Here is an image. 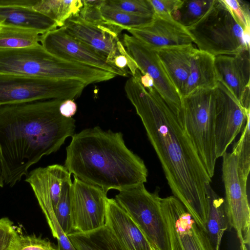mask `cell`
<instances>
[{"label":"cell","instance_id":"obj_21","mask_svg":"<svg viewBox=\"0 0 250 250\" xmlns=\"http://www.w3.org/2000/svg\"><path fill=\"white\" fill-rule=\"evenodd\" d=\"M213 56L196 49L190 60L189 75L181 95L187 96L197 88L213 89L218 82Z\"/></svg>","mask_w":250,"mask_h":250},{"label":"cell","instance_id":"obj_23","mask_svg":"<svg viewBox=\"0 0 250 250\" xmlns=\"http://www.w3.org/2000/svg\"><path fill=\"white\" fill-rule=\"evenodd\" d=\"M67 237L76 250H126L105 225L88 232H73Z\"/></svg>","mask_w":250,"mask_h":250},{"label":"cell","instance_id":"obj_8","mask_svg":"<svg viewBox=\"0 0 250 250\" xmlns=\"http://www.w3.org/2000/svg\"><path fill=\"white\" fill-rule=\"evenodd\" d=\"M87 85L77 80L0 74V105L51 99L74 100Z\"/></svg>","mask_w":250,"mask_h":250},{"label":"cell","instance_id":"obj_6","mask_svg":"<svg viewBox=\"0 0 250 250\" xmlns=\"http://www.w3.org/2000/svg\"><path fill=\"white\" fill-rule=\"evenodd\" d=\"M178 117L208 175L211 179L217 159L213 89L197 88L182 98Z\"/></svg>","mask_w":250,"mask_h":250},{"label":"cell","instance_id":"obj_2","mask_svg":"<svg viewBox=\"0 0 250 250\" xmlns=\"http://www.w3.org/2000/svg\"><path fill=\"white\" fill-rule=\"evenodd\" d=\"M64 100L0 105V160L4 184L13 187L43 156L74 134L75 120L59 111Z\"/></svg>","mask_w":250,"mask_h":250},{"label":"cell","instance_id":"obj_9","mask_svg":"<svg viewBox=\"0 0 250 250\" xmlns=\"http://www.w3.org/2000/svg\"><path fill=\"white\" fill-rule=\"evenodd\" d=\"M222 179L229 225L236 232L240 243L250 245V209L247 183L240 178L237 159L233 152L222 156Z\"/></svg>","mask_w":250,"mask_h":250},{"label":"cell","instance_id":"obj_11","mask_svg":"<svg viewBox=\"0 0 250 250\" xmlns=\"http://www.w3.org/2000/svg\"><path fill=\"white\" fill-rule=\"evenodd\" d=\"M71 195L73 232H86L105 225L107 193L74 176Z\"/></svg>","mask_w":250,"mask_h":250},{"label":"cell","instance_id":"obj_37","mask_svg":"<svg viewBox=\"0 0 250 250\" xmlns=\"http://www.w3.org/2000/svg\"><path fill=\"white\" fill-rule=\"evenodd\" d=\"M4 183L3 181V177L2 174V170L1 167V162L0 160V188H3Z\"/></svg>","mask_w":250,"mask_h":250},{"label":"cell","instance_id":"obj_29","mask_svg":"<svg viewBox=\"0 0 250 250\" xmlns=\"http://www.w3.org/2000/svg\"><path fill=\"white\" fill-rule=\"evenodd\" d=\"M72 184L71 177L63 182L60 198L54 211L58 223L67 236L73 232L71 218V195Z\"/></svg>","mask_w":250,"mask_h":250},{"label":"cell","instance_id":"obj_24","mask_svg":"<svg viewBox=\"0 0 250 250\" xmlns=\"http://www.w3.org/2000/svg\"><path fill=\"white\" fill-rule=\"evenodd\" d=\"M83 6L81 0H32L31 8L55 21L58 27H61L68 19L78 15Z\"/></svg>","mask_w":250,"mask_h":250},{"label":"cell","instance_id":"obj_20","mask_svg":"<svg viewBox=\"0 0 250 250\" xmlns=\"http://www.w3.org/2000/svg\"><path fill=\"white\" fill-rule=\"evenodd\" d=\"M196 49L192 44L155 49L180 97L189 75L191 58Z\"/></svg>","mask_w":250,"mask_h":250},{"label":"cell","instance_id":"obj_3","mask_svg":"<svg viewBox=\"0 0 250 250\" xmlns=\"http://www.w3.org/2000/svg\"><path fill=\"white\" fill-rule=\"evenodd\" d=\"M66 151L64 166L68 172L106 193L147 181L144 161L127 147L120 132L99 126L84 129L72 136Z\"/></svg>","mask_w":250,"mask_h":250},{"label":"cell","instance_id":"obj_7","mask_svg":"<svg viewBox=\"0 0 250 250\" xmlns=\"http://www.w3.org/2000/svg\"><path fill=\"white\" fill-rule=\"evenodd\" d=\"M159 189L150 192L144 184L119 191L115 200L155 250H170Z\"/></svg>","mask_w":250,"mask_h":250},{"label":"cell","instance_id":"obj_31","mask_svg":"<svg viewBox=\"0 0 250 250\" xmlns=\"http://www.w3.org/2000/svg\"><path fill=\"white\" fill-rule=\"evenodd\" d=\"M111 7L128 13L153 16L154 12L149 0H105Z\"/></svg>","mask_w":250,"mask_h":250},{"label":"cell","instance_id":"obj_25","mask_svg":"<svg viewBox=\"0 0 250 250\" xmlns=\"http://www.w3.org/2000/svg\"><path fill=\"white\" fill-rule=\"evenodd\" d=\"M42 35L34 29L0 25V49L31 47L40 44Z\"/></svg>","mask_w":250,"mask_h":250},{"label":"cell","instance_id":"obj_32","mask_svg":"<svg viewBox=\"0 0 250 250\" xmlns=\"http://www.w3.org/2000/svg\"><path fill=\"white\" fill-rule=\"evenodd\" d=\"M243 28L245 35L250 37V12L249 4L240 0H223Z\"/></svg>","mask_w":250,"mask_h":250},{"label":"cell","instance_id":"obj_12","mask_svg":"<svg viewBox=\"0 0 250 250\" xmlns=\"http://www.w3.org/2000/svg\"><path fill=\"white\" fill-rule=\"evenodd\" d=\"M122 43L138 70L142 74L150 77L155 90L178 116L181 98L161 63L156 50L125 33L123 35Z\"/></svg>","mask_w":250,"mask_h":250},{"label":"cell","instance_id":"obj_27","mask_svg":"<svg viewBox=\"0 0 250 250\" xmlns=\"http://www.w3.org/2000/svg\"><path fill=\"white\" fill-rule=\"evenodd\" d=\"M214 0H184L181 6L171 14L172 18L187 28L200 20L208 11Z\"/></svg>","mask_w":250,"mask_h":250},{"label":"cell","instance_id":"obj_22","mask_svg":"<svg viewBox=\"0 0 250 250\" xmlns=\"http://www.w3.org/2000/svg\"><path fill=\"white\" fill-rule=\"evenodd\" d=\"M205 188L208 206L205 231L213 250H220L223 235L229 226L225 200L213 189L210 183Z\"/></svg>","mask_w":250,"mask_h":250},{"label":"cell","instance_id":"obj_18","mask_svg":"<svg viewBox=\"0 0 250 250\" xmlns=\"http://www.w3.org/2000/svg\"><path fill=\"white\" fill-rule=\"evenodd\" d=\"M105 225L126 250H150L151 246L141 230L113 198L107 199Z\"/></svg>","mask_w":250,"mask_h":250},{"label":"cell","instance_id":"obj_36","mask_svg":"<svg viewBox=\"0 0 250 250\" xmlns=\"http://www.w3.org/2000/svg\"><path fill=\"white\" fill-rule=\"evenodd\" d=\"M77 110L76 104L72 100H65L61 104L59 111L61 114L66 118H70L75 114Z\"/></svg>","mask_w":250,"mask_h":250},{"label":"cell","instance_id":"obj_14","mask_svg":"<svg viewBox=\"0 0 250 250\" xmlns=\"http://www.w3.org/2000/svg\"><path fill=\"white\" fill-rule=\"evenodd\" d=\"M41 44L50 54L64 60L91 66L116 76H127L107 61L106 58L69 35L62 27L42 35Z\"/></svg>","mask_w":250,"mask_h":250},{"label":"cell","instance_id":"obj_26","mask_svg":"<svg viewBox=\"0 0 250 250\" xmlns=\"http://www.w3.org/2000/svg\"><path fill=\"white\" fill-rule=\"evenodd\" d=\"M101 11L106 22L122 30L145 26L152 21L153 17V16H142L128 13L111 7L105 3L101 7Z\"/></svg>","mask_w":250,"mask_h":250},{"label":"cell","instance_id":"obj_38","mask_svg":"<svg viewBox=\"0 0 250 250\" xmlns=\"http://www.w3.org/2000/svg\"><path fill=\"white\" fill-rule=\"evenodd\" d=\"M239 250H249L250 245H247L244 243H240Z\"/></svg>","mask_w":250,"mask_h":250},{"label":"cell","instance_id":"obj_16","mask_svg":"<svg viewBox=\"0 0 250 250\" xmlns=\"http://www.w3.org/2000/svg\"><path fill=\"white\" fill-rule=\"evenodd\" d=\"M127 31L154 49L186 45L193 42L187 28L175 21L170 15L154 14L152 21L148 25L129 29Z\"/></svg>","mask_w":250,"mask_h":250},{"label":"cell","instance_id":"obj_35","mask_svg":"<svg viewBox=\"0 0 250 250\" xmlns=\"http://www.w3.org/2000/svg\"><path fill=\"white\" fill-rule=\"evenodd\" d=\"M154 14L171 15L182 5L183 0H149Z\"/></svg>","mask_w":250,"mask_h":250},{"label":"cell","instance_id":"obj_4","mask_svg":"<svg viewBox=\"0 0 250 250\" xmlns=\"http://www.w3.org/2000/svg\"><path fill=\"white\" fill-rule=\"evenodd\" d=\"M0 74L77 80L87 85L102 82L105 75L101 69L55 56L41 43L31 47L0 49Z\"/></svg>","mask_w":250,"mask_h":250},{"label":"cell","instance_id":"obj_5","mask_svg":"<svg viewBox=\"0 0 250 250\" xmlns=\"http://www.w3.org/2000/svg\"><path fill=\"white\" fill-rule=\"evenodd\" d=\"M187 29L198 49L214 57L250 49V37L223 0H214L204 16Z\"/></svg>","mask_w":250,"mask_h":250},{"label":"cell","instance_id":"obj_13","mask_svg":"<svg viewBox=\"0 0 250 250\" xmlns=\"http://www.w3.org/2000/svg\"><path fill=\"white\" fill-rule=\"evenodd\" d=\"M213 92L216 153L218 158L227 152L229 146L243 130L250 110H245L221 82L218 81Z\"/></svg>","mask_w":250,"mask_h":250},{"label":"cell","instance_id":"obj_17","mask_svg":"<svg viewBox=\"0 0 250 250\" xmlns=\"http://www.w3.org/2000/svg\"><path fill=\"white\" fill-rule=\"evenodd\" d=\"M62 27L71 36L105 57L112 64L114 59L121 54L119 34L109 27L90 23L78 15L68 19Z\"/></svg>","mask_w":250,"mask_h":250},{"label":"cell","instance_id":"obj_40","mask_svg":"<svg viewBox=\"0 0 250 250\" xmlns=\"http://www.w3.org/2000/svg\"><path fill=\"white\" fill-rule=\"evenodd\" d=\"M150 250H155L154 248H152V247H151V249H150Z\"/></svg>","mask_w":250,"mask_h":250},{"label":"cell","instance_id":"obj_10","mask_svg":"<svg viewBox=\"0 0 250 250\" xmlns=\"http://www.w3.org/2000/svg\"><path fill=\"white\" fill-rule=\"evenodd\" d=\"M170 250H213L206 231L175 196L160 198Z\"/></svg>","mask_w":250,"mask_h":250},{"label":"cell","instance_id":"obj_34","mask_svg":"<svg viewBox=\"0 0 250 250\" xmlns=\"http://www.w3.org/2000/svg\"><path fill=\"white\" fill-rule=\"evenodd\" d=\"M14 250H59L49 240L34 234L20 235Z\"/></svg>","mask_w":250,"mask_h":250},{"label":"cell","instance_id":"obj_19","mask_svg":"<svg viewBox=\"0 0 250 250\" xmlns=\"http://www.w3.org/2000/svg\"><path fill=\"white\" fill-rule=\"evenodd\" d=\"M32 0H0L3 24L34 29L41 35L58 28L55 21L31 8Z\"/></svg>","mask_w":250,"mask_h":250},{"label":"cell","instance_id":"obj_15","mask_svg":"<svg viewBox=\"0 0 250 250\" xmlns=\"http://www.w3.org/2000/svg\"><path fill=\"white\" fill-rule=\"evenodd\" d=\"M218 80L232 93L247 111L250 107V49L234 55H219L214 58Z\"/></svg>","mask_w":250,"mask_h":250},{"label":"cell","instance_id":"obj_33","mask_svg":"<svg viewBox=\"0 0 250 250\" xmlns=\"http://www.w3.org/2000/svg\"><path fill=\"white\" fill-rule=\"evenodd\" d=\"M20 236L11 220L0 218V250H14Z\"/></svg>","mask_w":250,"mask_h":250},{"label":"cell","instance_id":"obj_39","mask_svg":"<svg viewBox=\"0 0 250 250\" xmlns=\"http://www.w3.org/2000/svg\"><path fill=\"white\" fill-rule=\"evenodd\" d=\"M3 22L0 20V25L3 24Z\"/></svg>","mask_w":250,"mask_h":250},{"label":"cell","instance_id":"obj_1","mask_svg":"<svg viewBox=\"0 0 250 250\" xmlns=\"http://www.w3.org/2000/svg\"><path fill=\"white\" fill-rule=\"evenodd\" d=\"M140 73L126 82L125 90L146 129L168 186L198 225L205 229L208 175L178 115L154 87L146 88Z\"/></svg>","mask_w":250,"mask_h":250},{"label":"cell","instance_id":"obj_28","mask_svg":"<svg viewBox=\"0 0 250 250\" xmlns=\"http://www.w3.org/2000/svg\"><path fill=\"white\" fill-rule=\"evenodd\" d=\"M250 114L248 116L245 125L239 139L234 144L232 151L236 155L240 179L247 183L250 170Z\"/></svg>","mask_w":250,"mask_h":250},{"label":"cell","instance_id":"obj_30","mask_svg":"<svg viewBox=\"0 0 250 250\" xmlns=\"http://www.w3.org/2000/svg\"><path fill=\"white\" fill-rule=\"evenodd\" d=\"M105 0H83V6L78 16L82 20L96 25L109 27L119 34L122 31L119 28L110 25L103 18L101 7L105 3Z\"/></svg>","mask_w":250,"mask_h":250}]
</instances>
